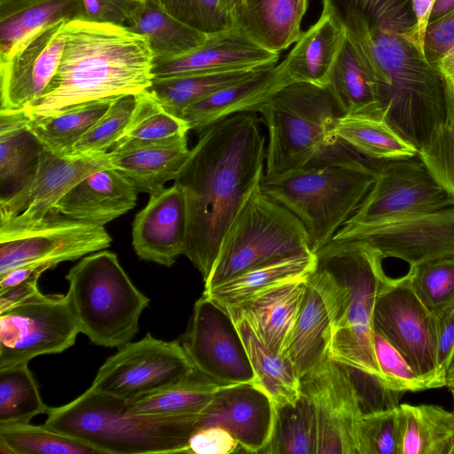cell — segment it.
Masks as SVG:
<instances>
[{"label":"cell","instance_id":"6da1fadb","mask_svg":"<svg viewBox=\"0 0 454 454\" xmlns=\"http://www.w3.org/2000/svg\"><path fill=\"white\" fill-rule=\"evenodd\" d=\"M375 86L380 118L418 151L448 116L450 86L425 58L411 0H322Z\"/></svg>","mask_w":454,"mask_h":454},{"label":"cell","instance_id":"7a4b0ae2","mask_svg":"<svg viewBox=\"0 0 454 454\" xmlns=\"http://www.w3.org/2000/svg\"><path fill=\"white\" fill-rule=\"evenodd\" d=\"M265 158V137L255 113L237 114L200 132L175 179L186 204L184 254L204 281L233 219L261 187Z\"/></svg>","mask_w":454,"mask_h":454},{"label":"cell","instance_id":"3957f363","mask_svg":"<svg viewBox=\"0 0 454 454\" xmlns=\"http://www.w3.org/2000/svg\"><path fill=\"white\" fill-rule=\"evenodd\" d=\"M153 59L147 39L127 27L69 20L55 75L23 110L32 117L50 116L80 104L138 94L152 85Z\"/></svg>","mask_w":454,"mask_h":454},{"label":"cell","instance_id":"277c9868","mask_svg":"<svg viewBox=\"0 0 454 454\" xmlns=\"http://www.w3.org/2000/svg\"><path fill=\"white\" fill-rule=\"evenodd\" d=\"M316 254L317 267L309 280L319 292L329 314L330 357L386 382L373 344L374 304L387 276L384 259L350 241L332 240Z\"/></svg>","mask_w":454,"mask_h":454},{"label":"cell","instance_id":"5b68a950","mask_svg":"<svg viewBox=\"0 0 454 454\" xmlns=\"http://www.w3.org/2000/svg\"><path fill=\"white\" fill-rule=\"evenodd\" d=\"M377 161L339 139L304 167L264 175L261 189L299 218L316 254L331 242L361 205L374 183Z\"/></svg>","mask_w":454,"mask_h":454},{"label":"cell","instance_id":"8992f818","mask_svg":"<svg viewBox=\"0 0 454 454\" xmlns=\"http://www.w3.org/2000/svg\"><path fill=\"white\" fill-rule=\"evenodd\" d=\"M46 414L45 426L100 454L186 453L200 418L141 413L130 401L92 387L67 404L48 408Z\"/></svg>","mask_w":454,"mask_h":454},{"label":"cell","instance_id":"52a82bcc","mask_svg":"<svg viewBox=\"0 0 454 454\" xmlns=\"http://www.w3.org/2000/svg\"><path fill=\"white\" fill-rule=\"evenodd\" d=\"M66 279V294L81 333L106 348L131 341L150 300L135 286L114 253L101 250L84 256Z\"/></svg>","mask_w":454,"mask_h":454},{"label":"cell","instance_id":"ba28073f","mask_svg":"<svg viewBox=\"0 0 454 454\" xmlns=\"http://www.w3.org/2000/svg\"><path fill=\"white\" fill-rule=\"evenodd\" d=\"M256 113L261 114L269 136L266 176L304 167L339 141L334 129L342 114L326 86L291 82Z\"/></svg>","mask_w":454,"mask_h":454},{"label":"cell","instance_id":"9c48e42d","mask_svg":"<svg viewBox=\"0 0 454 454\" xmlns=\"http://www.w3.org/2000/svg\"><path fill=\"white\" fill-rule=\"evenodd\" d=\"M301 252H312L305 226L260 187L228 228L204 281L205 290L262 263Z\"/></svg>","mask_w":454,"mask_h":454},{"label":"cell","instance_id":"30bf717a","mask_svg":"<svg viewBox=\"0 0 454 454\" xmlns=\"http://www.w3.org/2000/svg\"><path fill=\"white\" fill-rule=\"evenodd\" d=\"M373 328L432 388L446 387L437 363V317L414 292L408 272L382 280L374 304Z\"/></svg>","mask_w":454,"mask_h":454},{"label":"cell","instance_id":"8fae6325","mask_svg":"<svg viewBox=\"0 0 454 454\" xmlns=\"http://www.w3.org/2000/svg\"><path fill=\"white\" fill-rule=\"evenodd\" d=\"M81 333L67 294L39 292L0 313V369L71 348Z\"/></svg>","mask_w":454,"mask_h":454},{"label":"cell","instance_id":"7c38bea8","mask_svg":"<svg viewBox=\"0 0 454 454\" xmlns=\"http://www.w3.org/2000/svg\"><path fill=\"white\" fill-rule=\"evenodd\" d=\"M367 247L409 268L454 256V207L365 224H345L332 239ZM331 240V241H332Z\"/></svg>","mask_w":454,"mask_h":454},{"label":"cell","instance_id":"4fadbf2b","mask_svg":"<svg viewBox=\"0 0 454 454\" xmlns=\"http://www.w3.org/2000/svg\"><path fill=\"white\" fill-rule=\"evenodd\" d=\"M196 371L182 343L147 333L120 347L98 369L90 387L129 401L158 391Z\"/></svg>","mask_w":454,"mask_h":454},{"label":"cell","instance_id":"5bb4252c","mask_svg":"<svg viewBox=\"0 0 454 454\" xmlns=\"http://www.w3.org/2000/svg\"><path fill=\"white\" fill-rule=\"evenodd\" d=\"M454 207V198L435 179L419 153L378 160L369 192L346 224H365Z\"/></svg>","mask_w":454,"mask_h":454},{"label":"cell","instance_id":"9a60e30c","mask_svg":"<svg viewBox=\"0 0 454 454\" xmlns=\"http://www.w3.org/2000/svg\"><path fill=\"white\" fill-rule=\"evenodd\" d=\"M60 215L23 230L0 231V275L29 263L52 269L110 247L104 225Z\"/></svg>","mask_w":454,"mask_h":454},{"label":"cell","instance_id":"2e32d148","mask_svg":"<svg viewBox=\"0 0 454 454\" xmlns=\"http://www.w3.org/2000/svg\"><path fill=\"white\" fill-rule=\"evenodd\" d=\"M110 167L108 152L60 156L43 148L26 184L12 196L0 199V231L27 229L55 215V206L74 185Z\"/></svg>","mask_w":454,"mask_h":454},{"label":"cell","instance_id":"e0dca14e","mask_svg":"<svg viewBox=\"0 0 454 454\" xmlns=\"http://www.w3.org/2000/svg\"><path fill=\"white\" fill-rule=\"evenodd\" d=\"M182 345L201 374L223 385L254 383L247 352L229 313L207 297L195 302Z\"/></svg>","mask_w":454,"mask_h":454},{"label":"cell","instance_id":"ac0fdd59","mask_svg":"<svg viewBox=\"0 0 454 454\" xmlns=\"http://www.w3.org/2000/svg\"><path fill=\"white\" fill-rule=\"evenodd\" d=\"M67 21L33 30L0 57V111L23 110L44 92L60 63Z\"/></svg>","mask_w":454,"mask_h":454},{"label":"cell","instance_id":"d6986e66","mask_svg":"<svg viewBox=\"0 0 454 454\" xmlns=\"http://www.w3.org/2000/svg\"><path fill=\"white\" fill-rule=\"evenodd\" d=\"M301 390L316 405L317 454H357L356 430L363 412L348 366L329 356L301 379Z\"/></svg>","mask_w":454,"mask_h":454},{"label":"cell","instance_id":"ffe728a7","mask_svg":"<svg viewBox=\"0 0 454 454\" xmlns=\"http://www.w3.org/2000/svg\"><path fill=\"white\" fill-rule=\"evenodd\" d=\"M275 419L270 395L252 382L241 383L215 392L200 415L197 429L223 427L238 441L239 451L259 453L271 437Z\"/></svg>","mask_w":454,"mask_h":454},{"label":"cell","instance_id":"44dd1931","mask_svg":"<svg viewBox=\"0 0 454 454\" xmlns=\"http://www.w3.org/2000/svg\"><path fill=\"white\" fill-rule=\"evenodd\" d=\"M187 230L186 204L182 189L171 187L150 195L132 224V245L145 261L171 267L184 254Z\"/></svg>","mask_w":454,"mask_h":454},{"label":"cell","instance_id":"7402d4cb","mask_svg":"<svg viewBox=\"0 0 454 454\" xmlns=\"http://www.w3.org/2000/svg\"><path fill=\"white\" fill-rule=\"evenodd\" d=\"M279 53L265 50L237 27L207 35L198 47L178 57L153 61V78L277 65Z\"/></svg>","mask_w":454,"mask_h":454},{"label":"cell","instance_id":"603a6c76","mask_svg":"<svg viewBox=\"0 0 454 454\" xmlns=\"http://www.w3.org/2000/svg\"><path fill=\"white\" fill-rule=\"evenodd\" d=\"M309 277L275 284L235 306L223 309L231 317L245 320L271 351L286 356L304 300Z\"/></svg>","mask_w":454,"mask_h":454},{"label":"cell","instance_id":"cb8c5ba5","mask_svg":"<svg viewBox=\"0 0 454 454\" xmlns=\"http://www.w3.org/2000/svg\"><path fill=\"white\" fill-rule=\"evenodd\" d=\"M137 190L113 167L90 173L57 203L55 213L105 225L137 204Z\"/></svg>","mask_w":454,"mask_h":454},{"label":"cell","instance_id":"d4e9b609","mask_svg":"<svg viewBox=\"0 0 454 454\" xmlns=\"http://www.w3.org/2000/svg\"><path fill=\"white\" fill-rule=\"evenodd\" d=\"M291 82L277 64L189 106L180 118L185 121L190 130L201 132L237 114L256 113L272 95Z\"/></svg>","mask_w":454,"mask_h":454},{"label":"cell","instance_id":"484cf974","mask_svg":"<svg viewBox=\"0 0 454 454\" xmlns=\"http://www.w3.org/2000/svg\"><path fill=\"white\" fill-rule=\"evenodd\" d=\"M309 0H244L232 14L235 27L275 53L296 43Z\"/></svg>","mask_w":454,"mask_h":454},{"label":"cell","instance_id":"4316f807","mask_svg":"<svg viewBox=\"0 0 454 454\" xmlns=\"http://www.w3.org/2000/svg\"><path fill=\"white\" fill-rule=\"evenodd\" d=\"M345 38L341 27L330 14L322 12L278 65L293 82L326 86Z\"/></svg>","mask_w":454,"mask_h":454},{"label":"cell","instance_id":"83f0119b","mask_svg":"<svg viewBox=\"0 0 454 454\" xmlns=\"http://www.w3.org/2000/svg\"><path fill=\"white\" fill-rule=\"evenodd\" d=\"M108 153L113 168L127 177L138 192L152 195L163 190L168 181L176 178L191 149L185 137L171 144Z\"/></svg>","mask_w":454,"mask_h":454},{"label":"cell","instance_id":"f1b7e54d","mask_svg":"<svg viewBox=\"0 0 454 454\" xmlns=\"http://www.w3.org/2000/svg\"><path fill=\"white\" fill-rule=\"evenodd\" d=\"M28 119L25 110L0 111V199L17 192L36 169L43 147Z\"/></svg>","mask_w":454,"mask_h":454},{"label":"cell","instance_id":"f546056e","mask_svg":"<svg viewBox=\"0 0 454 454\" xmlns=\"http://www.w3.org/2000/svg\"><path fill=\"white\" fill-rule=\"evenodd\" d=\"M317 254L301 252L277 258L251 268L211 288L203 295L222 308L232 307L254 294L275 284L309 277L317 267Z\"/></svg>","mask_w":454,"mask_h":454},{"label":"cell","instance_id":"4dcf8cb0","mask_svg":"<svg viewBox=\"0 0 454 454\" xmlns=\"http://www.w3.org/2000/svg\"><path fill=\"white\" fill-rule=\"evenodd\" d=\"M331 321L319 292L308 279L307 290L286 356L302 379L329 356Z\"/></svg>","mask_w":454,"mask_h":454},{"label":"cell","instance_id":"1f68e13d","mask_svg":"<svg viewBox=\"0 0 454 454\" xmlns=\"http://www.w3.org/2000/svg\"><path fill=\"white\" fill-rule=\"evenodd\" d=\"M77 19H85L82 0H0V57L40 27Z\"/></svg>","mask_w":454,"mask_h":454},{"label":"cell","instance_id":"d6a6232c","mask_svg":"<svg viewBox=\"0 0 454 454\" xmlns=\"http://www.w3.org/2000/svg\"><path fill=\"white\" fill-rule=\"evenodd\" d=\"M231 318L254 370V384L270 395L276 407L295 403L301 395V379L291 361L268 348L245 320Z\"/></svg>","mask_w":454,"mask_h":454},{"label":"cell","instance_id":"836d02e7","mask_svg":"<svg viewBox=\"0 0 454 454\" xmlns=\"http://www.w3.org/2000/svg\"><path fill=\"white\" fill-rule=\"evenodd\" d=\"M326 87L342 115L358 114L380 118L372 79L347 37L331 69Z\"/></svg>","mask_w":454,"mask_h":454},{"label":"cell","instance_id":"e575fe53","mask_svg":"<svg viewBox=\"0 0 454 454\" xmlns=\"http://www.w3.org/2000/svg\"><path fill=\"white\" fill-rule=\"evenodd\" d=\"M125 27L147 39L153 61L189 52L207 37V34L182 22L146 0Z\"/></svg>","mask_w":454,"mask_h":454},{"label":"cell","instance_id":"d590c367","mask_svg":"<svg viewBox=\"0 0 454 454\" xmlns=\"http://www.w3.org/2000/svg\"><path fill=\"white\" fill-rule=\"evenodd\" d=\"M336 137L359 154L375 160L416 156L418 149L386 121L370 115L346 114L337 120Z\"/></svg>","mask_w":454,"mask_h":454},{"label":"cell","instance_id":"8d00e7d4","mask_svg":"<svg viewBox=\"0 0 454 454\" xmlns=\"http://www.w3.org/2000/svg\"><path fill=\"white\" fill-rule=\"evenodd\" d=\"M400 454H450L454 411L434 404H400Z\"/></svg>","mask_w":454,"mask_h":454},{"label":"cell","instance_id":"74e56055","mask_svg":"<svg viewBox=\"0 0 454 454\" xmlns=\"http://www.w3.org/2000/svg\"><path fill=\"white\" fill-rule=\"evenodd\" d=\"M269 67H270L158 77L153 79L152 85L147 90L168 112L180 117L189 106Z\"/></svg>","mask_w":454,"mask_h":454},{"label":"cell","instance_id":"f35d334b","mask_svg":"<svg viewBox=\"0 0 454 454\" xmlns=\"http://www.w3.org/2000/svg\"><path fill=\"white\" fill-rule=\"evenodd\" d=\"M137 98L127 128L109 151L171 144L187 137L190 129L185 121L168 112L148 90L137 94Z\"/></svg>","mask_w":454,"mask_h":454},{"label":"cell","instance_id":"ab89813d","mask_svg":"<svg viewBox=\"0 0 454 454\" xmlns=\"http://www.w3.org/2000/svg\"><path fill=\"white\" fill-rule=\"evenodd\" d=\"M114 98L80 104L50 116L28 115L27 128L44 149L68 156L75 144L106 114Z\"/></svg>","mask_w":454,"mask_h":454},{"label":"cell","instance_id":"60d3db41","mask_svg":"<svg viewBox=\"0 0 454 454\" xmlns=\"http://www.w3.org/2000/svg\"><path fill=\"white\" fill-rule=\"evenodd\" d=\"M318 420L311 397L301 390L294 403L276 407L271 437L263 454H317Z\"/></svg>","mask_w":454,"mask_h":454},{"label":"cell","instance_id":"b9f144b4","mask_svg":"<svg viewBox=\"0 0 454 454\" xmlns=\"http://www.w3.org/2000/svg\"><path fill=\"white\" fill-rule=\"evenodd\" d=\"M223 386L196 370L176 383L130 402L141 413L200 415Z\"/></svg>","mask_w":454,"mask_h":454},{"label":"cell","instance_id":"7bdbcfd3","mask_svg":"<svg viewBox=\"0 0 454 454\" xmlns=\"http://www.w3.org/2000/svg\"><path fill=\"white\" fill-rule=\"evenodd\" d=\"M0 451L11 454H100L88 443L45 425H0Z\"/></svg>","mask_w":454,"mask_h":454},{"label":"cell","instance_id":"ee69618b","mask_svg":"<svg viewBox=\"0 0 454 454\" xmlns=\"http://www.w3.org/2000/svg\"><path fill=\"white\" fill-rule=\"evenodd\" d=\"M48 408L28 364L0 369V425L28 423Z\"/></svg>","mask_w":454,"mask_h":454},{"label":"cell","instance_id":"f6af8a7d","mask_svg":"<svg viewBox=\"0 0 454 454\" xmlns=\"http://www.w3.org/2000/svg\"><path fill=\"white\" fill-rule=\"evenodd\" d=\"M411 286L435 316L454 303V256L409 268Z\"/></svg>","mask_w":454,"mask_h":454},{"label":"cell","instance_id":"bcb514c9","mask_svg":"<svg viewBox=\"0 0 454 454\" xmlns=\"http://www.w3.org/2000/svg\"><path fill=\"white\" fill-rule=\"evenodd\" d=\"M137 102V94L114 98L106 114L75 144L70 155L107 153L123 134Z\"/></svg>","mask_w":454,"mask_h":454},{"label":"cell","instance_id":"7dc6e473","mask_svg":"<svg viewBox=\"0 0 454 454\" xmlns=\"http://www.w3.org/2000/svg\"><path fill=\"white\" fill-rule=\"evenodd\" d=\"M401 434L399 406L363 414L356 430L357 454H400Z\"/></svg>","mask_w":454,"mask_h":454},{"label":"cell","instance_id":"c3c4849f","mask_svg":"<svg viewBox=\"0 0 454 454\" xmlns=\"http://www.w3.org/2000/svg\"><path fill=\"white\" fill-rule=\"evenodd\" d=\"M182 22L207 35L235 27L220 0H146Z\"/></svg>","mask_w":454,"mask_h":454},{"label":"cell","instance_id":"681fc988","mask_svg":"<svg viewBox=\"0 0 454 454\" xmlns=\"http://www.w3.org/2000/svg\"><path fill=\"white\" fill-rule=\"evenodd\" d=\"M454 91L450 92L446 121L430 137L419 151L435 179L454 198V124L450 102Z\"/></svg>","mask_w":454,"mask_h":454},{"label":"cell","instance_id":"f907efd6","mask_svg":"<svg viewBox=\"0 0 454 454\" xmlns=\"http://www.w3.org/2000/svg\"><path fill=\"white\" fill-rule=\"evenodd\" d=\"M373 344L379 367L393 390L405 393L432 388L430 383L421 378L400 351L376 329L373 330Z\"/></svg>","mask_w":454,"mask_h":454},{"label":"cell","instance_id":"816d5d0a","mask_svg":"<svg viewBox=\"0 0 454 454\" xmlns=\"http://www.w3.org/2000/svg\"><path fill=\"white\" fill-rule=\"evenodd\" d=\"M424 53L427 62L454 87V10L428 24Z\"/></svg>","mask_w":454,"mask_h":454},{"label":"cell","instance_id":"f5cc1de1","mask_svg":"<svg viewBox=\"0 0 454 454\" xmlns=\"http://www.w3.org/2000/svg\"><path fill=\"white\" fill-rule=\"evenodd\" d=\"M145 0H82L85 19L126 26Z\"/></svg>","mask_w":454,"mask_h":454},{"label":"cell","instance_id":"db71d44e","mask_svg":"<svg viewBox=\"0 0 454 454\" xmlns=\"http://www.w3.org/2000/svg\"><path fill=\"white\" fill-rule=\"evenodd\" d=\"M239 451L233 435L221 427L197 429L190 437L186 453L231 454Z\"/></svg>","mask_w":454,"mask_h":454},{"label":"cell","instance_id":"11a10c76","mask_svg":"<svg viewBox=\"0 0 454 454\" xmlns=\"http://www.w3.org/2000/svg\"><path fill=\"white\" fill-rule=\"evenodd\" d=\"M437 363L442 377L454 362V303L437 316Z\"/></svg>","mask_w":454,"mask_h":454},{"label":"cell","instance_id":"9f6ffc18","mask_svg":"<svg viewBox=\"0 0 454 454\" xmlns=\"http://www.w3.org/2000/svg\"><path fill=\"white\" fill-rule=\"evenodd\" d=\"M40 276L31 277L20 284L0 291V313L20 305L40 292Z\"/></svg>","mask_w":454,"mask_h":454},{"label":"cell","instance_id":"6f0895ef","mask_svg":"<svg viewBox=\"0 0 454 454\" xmlns=\"http://www.w3.org/2000/svg\"><path fill=\"white\" fill-rule=\"evenodd\" d=\"M435 0H411L417 22V34L424 48L425 35Z\"/></svg>","mask_w":454,"mask_h":454},{"label":"cell","instance_id":"680465c9","mask_svg":"<svg viewBox=\"0 0 454 454\" xmlns=\"http://www.w3.org/2000/svg\"><path fill=\"white\" fill-rule=\"evenodd\" d=\"M454 10V0H435L429 23L434 22Z\"/></svg>","mask_w":454,"mask_h":454},{"label":"cell","instance_id":"91938a15","mask_svg":"<svg viewBox=\"0 0 454 454\" xmlns=\"http://www.w3.org/2000/svg\"><path fill=\"white\" fill-rule=\"evenodd\" d=\"M243 1L244 0H220V7L224 12L232 17L233 12Z\"/></svg>","mask_w":454,"mask_h":454},{"label":"cell","instance_id":"94428289","mask_svg":"<svg viewBox=\"0 0 454 454\" xmlns=\"http://www.w3.org/2000/svg\"><path fill=\"white\" fill-rule=\"evenodd\" d=\"M446 387H454V362L450 365L446 376Z\"/></svg>","mask_w":454,"mask_h":454},{"label":"cell","instance_id":"6125c7cd","mask_svg":"<svg viewBox=\"0 0 454 454\" xmlns=\"http://www.w3.org/2000/svg\"><path fill=\"white\" fill-rule=\"evenodd\" d=\"M450 111H451L453 124H454V95H453V97L451 98V102H450Z\"/></svg>","mask_w":454,"mask_h":454},{"label":"cell","instance_id":"be15d7a7","mask_svg":"<svg viewBox=\"0 0 454 454\" xmlns=\"http://www.w3.org/2000/svg\"><path fill=\"white\" fill-rule=\"evenodd\" d=\"M450 388V394H451V396H452V401H453V411H454V387H449Z\"/></svg>","mask_w":454,"mask_h":454},{"label":"cell","instance_id":"e7e4bbea","mask_svg":"<svg viewBox=\"0 0 454 454\" xmlns=\"http://www.w3.org/2000/svg\"><path fill=\"white\" fill-rule=\"evenodd\" d=\"M450 454H454V442H453V444H452V447H451V450H450Z\"/></svg>","mask_w":454,"mask_h":454}]
</instances>
